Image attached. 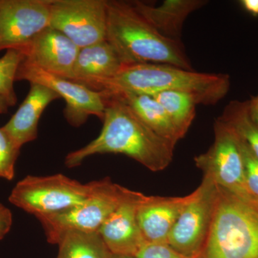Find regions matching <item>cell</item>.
<instances>
[{
    "instance_id": "6da1fadb",
    "label": "cell",
    "mask_w": 258,
    "mask_h": 258,
    "mask_svg": "<svg viewBox=\"0 0 258 258\" xmlns=\"http://www.w3.org/2000/svg\"><path fill=\"white\" fill-rule=\"evenodd\" d=\"M101 93L106 107L101 133L87 145L69 153L66 166L81 165L95 154H120L154 172L165 169L172 161L175 145L154 133L123 101Z\"/></svg>"
},
{
    "instance_id": "7a4b0ae2",
    "label": "cell",
    "mask_w": 258,
    "mask_h": 258,
    "mask_svg": "<svg viewBox=\"0 0 258 258\" xmlns=\"http://www.w3.org/2000/svg\"><path fill=\"white\" fill-rule=\"evenodd\" d=\"M227 74L199 73L164 64L124 66L115 76L99 81L91 89L100 92H128L154 96L163 91L188 93L197 104L212 106L230 91Z\"/></svg>"
},
{
    "instance_id": "3957f363",
    "label": "cell",
    "mask_w": 258,
    "mask_h": 258,
    "mask_svg": "<svg viewBox=\"0 0 258 258\" xmlns=\"http://www.w3.org/2000/svg\"><path fill=\"white\" fill-rule=\"evenodd\" d=\"M106 41L123 67L164 64L192 71L181 42L161 35L131 3L107 1Z\"/></svg>"
},
{
    "instance_id": "277c9868",
    "label": "cell",
    "mask_w": 258,
    "mask_h": 258,
    "mask_svg": "<svg viewBox=\"0 0 258 258\" xmlns=\"http://www.w3.org/2000/svg\"><path fill=\"white\" fill-rule=\"evenodd\" d=\"M198 258H258V209L217 185L211 228Z\"/></svg>"
},
{
    "instance_id": "5b68a950",
    "label": "cell",
    "mask_w": 258,
    "mask_h": 258,
    "mask_svg": "<svg viewBox=\"0 0 258 258\" xmlns=\"http://www.w3.org/2000/svg\"><path fill=\"white\" fill-rule=\"evenodd\" d=\"M91 195L82 203L59 213L38 217L47 240L57 244L70 231L98 232L107 218L136 191L115 184L108 177L91 181Z\"/></svg>"
},
{
    "instance_id": "8992f818",
    "label": "cell",
    "mask_w": 258,
    "mask_h": 258,
    "mask_svg": "<svg viewBox=\"0 0 258 258\" xmlns=\"http://www.w3.org/2000/svg\"><path fill=\"white\" fill-rule=\"evenodd\" d=\"M91 190V182L82 184L63 174L28 175L15 185L9 201L38 218L77 206L88 198Z\"/></svg>"
},
{
    "instance_id": "52a82bcc",
    "label": "cell",
    "mask_w": 258,
    "mask_h": 258,
    "mask_svg": "<svg viewBox=\"0 0 258 258\" xmlns=\"http://www.w3.org/2000/svg\"><path fill=\"white\" fill-rule=\"evenodd\" d=\"M215 141L208 152L195 158V165L218 186L244 203L257 205L246 184L243 155L238 134L220 117L214 123Z\"/></svg>"
},
{
    "instance_id": "ba28073f",
    "label": "cell",
    "mask_w": 258,
    "mask_h": 258,
    "mask_svg": "<svg viewBox=\"0 0 258 258\" xmlns=\"http://www.w3.org/2000/svg\"><path fill=\"white\" fill-rule=\"evenodd\" d=\"M173 227L167 244L187 257L198 258L211 228L217 198V185L204 176L201 184L191 193Z\"/></svg>"
},
{
    "instance_id": "9c48e42d",
    "label": "cell",
    "mask_w": 258,
    "mask_h": 258,
    "mask_svg": "<svg viewBox=\"0 0 258 258\" xmlns=\"http://www.w3.org/2000/svg\"><path fill=\"white\" fill-rule=\"evenodd\" d=\"M50 28L79 47L106 40V0H52Z\"/></svg>"
},
{
    "instance_id": "30bf717a",
    "label": "cell",
    "mask_w": 258,
    "mask_h": 258,
    "mask_svg": "<svg viewBox=\"0 0 258 258\" xmlns=\"http://www.w3.org/2000/svg\"><path fill=\"white\" fill-rule=\"evenodd\" d=\"M16 81L38 83L55 91L66 101L64 115L73 126L83 125L90 115H96L103 120L106 105L103 93L100 91H93L71 80L49 74L24 60L19 66Z\"/></svg>"
},
{
    "instance_id": "8fae6325",
    "label": "cell",
    "mask_w": 258,
    "mask_h": 258,
    "mask_svg": "<svg viewBox=\"0 0 258 258\" xmlns=\"http://www.w3.org/2000/svg\"><path fill=\"white\" fill-rule=\"evenodd\" d=\"M52 0H0V51L26 46L50 27Z\"/></svg>"
},
{
    "instance_id": "7c38bea8",
    "label": "cell",
    "mask_w": 258,
    "mask_h": 258,
    "mask_svg": "<svg viewBox=\"0 0 258 258\" xmlns=\"http://www.w3.org/2000/svg\"><path fill=\"white\" fill-rule=\"evenodd\" d=\"M20 50L25 62L70 79L80 48L62 32L49 27Z\"/></svg>"
},
{
    "instance_id": "4fadbf2b",
    "label": "cell",
    "mask_w": 258,
    "mask_h": 258,
    "mask_svg": "<svg viewBox=\"0 0 258 258\" xmlns=\"http://www.w3.org/2000/svg\"><path fill=\"white\" fill-rule=\"evenodd\" d=\"M146 195L136 191L107 218L98 232L112 254L135 257L147 243L137 220V210Z\"/></svg>"
},
{
    "instance_id": "5bb4252c",
    "label": "cell",
    "mask_w": 258,
    "mask_h": 258,
    "mask_svg": "<svg viewBox=\"0 0 258 258\" xmlns=\"http://www.w3.org/2000/svg\"><path fill=\"white\" fill-rule=\"evenodd\" d=\"M191 193L179 198L146 196L137 210V220L148 243H166L181 212L191 200Z\"/></svg>"
},
{
    "instance_id": "9a60e30c",
    "label": "cell",
    "mask_w": 258,
    "mask_h": 258,
    "mask_svg": "<svg viewBox=\"0 0 258 258\" xmlns=\"http://www.w3.org/2000/svg\"><path fill=\"white\" fill-rule=\"evenodd\" d=\"M59 98L60 96L47 86L30 83L28 96L3 128L21 148L37 139V125L42 113L50 103Z\"/></svg>"
},
{
    "instance_id": "2e32d148",
    "label": "cell",
    "mask_w": 258,
    "mask_h": 258,
    "mask_svg": "<svg viewBox=\"0 0 258 258\" xmlns=\"http://www.w3.org/2000/svg\"><path fill=\"white\" fill-rule=\"evenodd\" d=\"M123 67L114 48L104 40L80 49L69 80L91 88L99 81L111 79Z\"/></svg>"
},
{
    "instance_id": "e0dca14e",
    "label": "cell",
    "mask_w": 258,
    "mask_h": 258,
    "mask_svg": "<svg viewBox=\"0 0 258 258\" xmlns=\"http://www.w3.org/2000/svg\"><path fill=\"white\" fill-rule=\"evenodd\" d=\"M207 3L203 0H165L158 7L139 1L131 4L161 35L181 42V30L185 20Z\"/></svg>"
},
{
    "instance_id": "ac0fdd59",
    "label": "cell",
    "mask_w": 258,
    "mask_h": 258,
    "mask_svg": "<svg viewBox=\"0 0 258 258\" xmlns=\"http://www.w3.org/2000/svg\"><path fill=\"white\" fill-rule=\"evenodd\" d=\"M118 98L151 130L174 145L181 139L162 106L152 96L128 92L106 93Z\"/></svg>"
},
{
    "instance_id": "d6986e66",
    "label": "cell",
    "mask_w": 258,
    "mask_h": 258,
    "mask_svg": "<svg viewBox=\"0 0 258 258\" xmlns=\"http://www.w3.org/2000/svg\"><path fill=\"white\" fill-rule=\"evenodd\" d=\"M57 244V258H111L112 255L98 232L70 231Z\"/></svg>"
},
{
    "instance_id": "ffe728a7",
    "label": "cell",
    "mask_w": 258,
    "mask_h": 258,
    "mask_svg": "<svg viewBox=\"0 0 258 258\" xmlns=\"http://www.w3.org/2000/svg\"><path fill=\"white\" fill-rule=\"evenodd\" d=\"M162 106L181 139L187 133L195 116L197 103L188 93L163 91L152 96Z\"/></svg>"
},
{
    "instance_id": "44dd1931",
    "label": "cell",
    "mask_w": 258,
    "mask_h": 258,
    "mask_svg": "<svg viewBox=\"0 0 258 258\" xmlns=\"http://www.w3.org/2000/svg\"><path fill=\"white\" fill-rule=\"evenodd\" d=\"M248 101H232L220 116L233 128L258 159V126L249 114Z\"/></svg>"
},
{
    "instance_id": "7402d4cb",
    "label": "cell",
    "mask_w": 258,
    "mask_h": 258,
    "mask_svg": "<svg viewBox=\"0 0 258 258\" xmlns=\"http://www.w3.org/2000/svg\"><path fill=\"white\" fill-rule=\"evenodd\" d=\"M24 58L23 52L17 49H8L0 58V96L4 97L10 107L14 106L18 101L14 82Z\"/></svg>"
},
{
    "instance_id": "603a6c76",
    "label": "cell",
    "mask_w": 258,
    "mask_h": 258,
    "mask_svg": "<svg viewBox=\"0 0 258 258\" xmlns=\"http://www.w3.org/2000/svg\"><path fill=\"white\" fill-rule=\"evenodd\" d=\"M20 149L4 129L0 128V177L8 180L13 179L15 163Z\"/></svg>"
},
{
    "instance_id": "cb8c5ba5",
    "label": "cell",
    "mask_w": 258,
    "mask_h": 258,
    "mask_svg": "<svg viewBox=\"0 0 258 258\" xmlns=\"http://www.w3.org/2000/svg\"><path fill=\"white\" fill-rule=\"evenodd\" d=\"M240 139L243 155L246 184L258 208V159L245 142L240 137Z\"/></svg>"
},
{
    "instance_id": "d4e9b609",
    "label": "cell",
    "mask_w": 258,
    "mask_h": 258,
    "mask_svg": "<svg viewBox=\"0 0 258 258\" xmlns=\"http://www.w3.org/2000/svg\"><path fill=\"white\" fill-rule=\"evenodd\" d=\"M137 258H191L180 253L166 243H147L135 256Z\"/></svg>"
},
{
    "instance_id": "484cf974",
    "label": "cell",
    "mask_w": 258,
    "mask_h": 258,
    "mask_svg": "<svg viewBox=\"0 0 258 258\" xmlns=\"http://www.w3.org/2000/svg\"><path fill=\"white\" fill-rule=\"evenodd\" d=\"M13 225V214L10 209L0 203V240L11 230Z\"/></svg>"
},
{
    "instance_id": "4316f807",
    "label": "cell",
    "mask_w": 258,
    "mask_h": 258,
    "mask_svg": "<svg viewBox=\"0 0 258 258\" xmlns=\"http://www.w3.org/2000/svg\"><path fill=\"white\" fill-rule=\"evenodd\" d=\"M249 114L251 119L258 126V95L248 101Z\"/></svg>"
},
{
    "instance_id": "83f0119b",
    "label": "cell",
    "mask_w": 258,
    "mask_h": 258,
    "mask_svg": "<svg viewBox=\"0 0 258 258\" xmlns=\"http://www.w3.org/2000/svg\"><path fill=\"white\" fill-rule=\"evenodd\" d=\"M240 3L246 11L254 16H258V0H242Z\"/></svg>"
},
{
    "instance_id": "f1b7e54d",
    "label": "cell",
    "mask_w": 258,
    "mask_h": 258,
    "mask_svg": "<svg viewBox=\"0 0 258 258\" xmlns=\"http://www.w3.org/2000/svg\"><path fill=\"white\" fill-rule=\"evenodd\" d=\"M10 106L4 97L0 96V114L8 113Z\"/></svg>"
},
{
    "instance_id": "f546056e",
    "label": "cell",
    "mask_w": 258,
    "mask_h": 258,
    "mask_svg": "<svg viewBox=\"0 0 258 258\" xmlns=\"http://www.w3.org/2000/svg\"><path fill=\"white\" fill-rule=\"evenodd\" d=\"M111 258H137L134 256L125 255V254H112Z\"/></svg>"
}]
</instances>
